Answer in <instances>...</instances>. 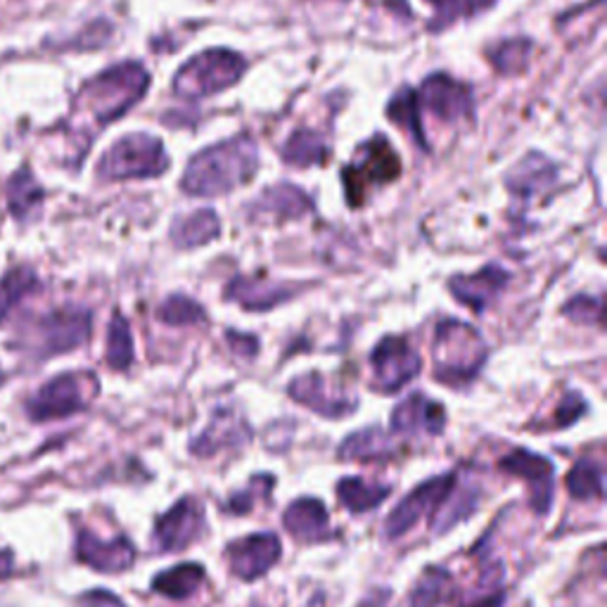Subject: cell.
<instances>
[{
    "instance_id": "obj_1",
    "label": "cell",
    "mask_w": 607,
    "mask_h": 607,
    "mask_svg": "<svg viewBox=\"0 0 607 607\" xmlns=\"http://www.w3.org/2000/svg\"><path fill=\"white\" fill-rule=\"evenodd\" d=\"M259 154L254 140L238 136L226 143L202 150L191 160L181 181L183 191L197 197H216L236 191L254 176Z\"/></svg>"
},
{
    "instance_id": "obj_2",
    "label": "cell",
    "mask_w": 607,
    "mask_h": 607,
    "mask_svg": "<svg viewBox=\"0 0 607 607\" xmlns=\"http://www.w3.org/2000/svg\"><path fill=\"white\" fill-rule=\"evenodd\" d=\"M434 378L444 384H468L487 361V345L473 325L446 318L434 333Z\"/></svg>"
},
{
    "instance_id": "obj_3",
    "label": "cell",
    "mask_w": 607,
    "mask_h": 607,
    "mask_svg": "<svg viewBox=\"0 0 607 607\" xmlns=\"http://www.w3.org/2000/svg\"><path fill=\"white\" fill-rule=\"evenodd\" d=\"M148 86V72L138 62H123V65L107 69L88 82L84 86L82 100L98 123H110L121 115H127L143 98Z\"/></svg>"
},
{
    "instance_id": "obj_4",
    "label": "cell",
    "mask_w": 607,
    "mask_h": 607,
    "mask_svg": "<svg viewBox=\"0 0 607 607\" xmlns=\"http://www.w3.org/2000/svg\"><path fill=\"white\" fill-rule=\"evenodd\" d=\"M245 69L247 62L238 53L214 48L185 62L174 79V90L176 96L193 100L214 96V93H221L236 84Z\"/></svg>"
},
{
    "instance_id": "obj_5",
    "label": "cell",
    "mask_w": 607,
    "mask_h": 607,
    "mask_svg": "<svg viewBox=\"0 0 607 607\" xmlns=\"http://www.w3.org/2000/svg\"><path fill=\"white\" fill-rule=\"evenodd\" d=\"M166 166L169 158L158 138L148 133H131L119 138L105 152V158L98 164V174L107 181L150 178L164 174Z\"/></svg>"
},
{
    "instance_id": "obj_6",
    "label": "cell",
    "mask_w": 607,
    "mask_h": 607,
    "mask_svg": "<svg viewBox=\"0 0 607 607\" xmlns=\"http://www.w3.org/2000/svg\"><path fill=\"white\" fill-rule=\"evenodd\" d=\"M401 174V162L384 136H376L359 150L356 160L345 169V188L351 207H359L378 185L392 183Z\"/></svg>"
},
{
    "instance_id": "obj_7",
    "label": "cell",
    "mask_w": 607,
    "mask_h": 607,
    "mask_svg": "<svg viewBox=\"0 0 607 607\" xmlns=\"http://www.w3.org/2000/svg\"><path fill=\"white\" fill-rule=\"evenodd\" d=\"M98 394V380L93 372H65L43 384L39 392L29 399L26 413L36 423L43 420H59L84 411L93 397Z\"/></svg>"
},
{
    "instance_id": "obj_8",
    "label": "cell",
    "mask_w": 607,
    "mask_h": 607,
    "mask_svg": "<svg viewBox=\"0 0 607 607\" xmlns=\"http://www.w3.org/2000/svg\"><path fill=\"white\" fill-rule=\"evenodd\" d=\"M456 481H458L456 473H444L440 477L423 481V485L413 489L392 512H389V518L384 522V536L399 539L403 534H409L425 516H434V512H437L446 501L451 489L456 487Z\"/></svg>"
},
{
    "instance_id": "obj_9",
    "label": "cell",
    "mask_w": 607,
    "mask_h": 607,
    "mask_svg": "<svg viewBox=\"0 0 607 607\" xmlns=\"http://www.w3.org/2000/svg\"><path fill=\"white\" fill-rule=\"evenodd\" d=\"M372 384L384 394H394L413 382L420 372V354L407 337H384L370 354Z\"/></svg>"
},
{
    "instance_id": "obj_10",
    "label": "cell",
    "mask_w": 607,
    "mask_h": 607,
    "mask_svg": "<svg viewBox=\"0 0 607 607\" xmlns=\"http://www.w3.org/2000/svg\"><path fill=\"white\" fill-rule=\"evenodd\" d=\"M36 342L43 356L65 354L82 347L90 335V314L86 308L65 306L36 323Z\"/></svg>"
},
{
    "instance_id": "obj_11",
    "label": "cell",
    "mask_w": 607,
    "mask_h": 607,
    "mask_svg": "<svg viewBox=\"0 0 607 607\" xmlns=\"http://www.w3.org/2000/svg\"><path fill=\"white\" fill-rule=\"evenodd\" d=\"M202 532H205V510L195 498H181L154 522V543L164 553H178L199 539Z\"/></svg>"
},
{
    "instance_id": "obj_12",
    "label": "cell",
    "mask_w": 607,
    "mask_h": 607,
    "mask_svg": "<svg viewBox=\"0 0 607 607\" xmlns=\"http://www.w3.org/2000/svg\"><path fill=\"white\" fill-rule=\"evenodd\" d=\"M280 553H283V546H280V539L271 532L249 534L232 541L226 549L228 567L242 582H257L263 577L278 563Z\"/></svg>"
},
{
    "instance_id": "obj_13",
    "label": "cell",
    "mask_w": 607,
    "mask_h": 607,
    "mask_svg": "<svg viewBox=\"0 0 607 607\" xmlns=\"http://www.w3.org/2000/svg\"><path fill=\"white\" fill-rule=\"evenodd\" d=\"M288 394L323 418L349 415L354 413L356 403H359V399L354 394H347L337 387H330L321 372H306V376L294 378L288 384Z\"/></svg>"
},
{
    "instance_id": "obj_14",
    "label": "cell",
    "mask_w": 607,
    "mask_h": 607,
    "mask_svg": "<svg viewBox=\"0 0 607 607\" xmlns=\"http://www.w3.org/2000/svg\"><path fill=\"white\" fill-rule=\"evenodd\" d=\"M498 468L512 477L524 479L534 489L532 508L539 516H546L553 498V463L527 448H512L508 456L498 460Z\"/></svg>"
},
{
    "instance_id": "obj_15",
    "label": "cell",
    "mask_w": 607,
    "mask_h": 607,
    "mask_svg": "<svg viewBox=\"0 0 607 607\" xmlns=\"http://www.w3.org/2000/svg\"><path fill=\"white\" fill-rule=\"evenodd\" d=\"M420 110L440 117L442 121H456L473 115V96L463 84L448 79L446 74H434L415 93Z\"/></svg>"
},
{
    "instance_id": "obj_16",
    "label": "cell",
    "mask_w": 607,
    "mask_h": 607,
    "mask_svg": "<svg viewBox=\"0 0 607 607\" xmlns=\"http://www.w3.org/2000/svg\"><path fill=\"white\" fill-rule=\"evenodd\" d=\"M249 440H252V430H249L245 415L238 409L221 407L214 411L207 430L191 444V451L199 458H209L224 448L242 446Z\"/></svg>"
},
{
    "instance_id": "obj_17",
    "label": "cell",
    "mask_w": 607,
    "mask_h": 607,
    "mask_svg": "<svg viewBox=\"0 0 607 607\" xmlns=\"http://www.w3.org/2000/svg\"><path fill=\"white\" fill-rule=\"evenodd\" d=\"M76 557L98 572L121 574L131 570L136 560V549L127 536L102 541L98 534H93L90 529H82L79 536H76Z\"/></svg>"
},
{
    "instance_id": "obj_18",
    "label": "cell",
    "mask_w": 607,
    "mask_h": 607,
    "mask_svg": "<svg viewBox=\"0 0 607 607\" xmlns=\"http://www.w3.org/2000/svg\"><path fill=\"white\" fill-rule=\"evenodd\" d=\"M508 280H510L508 271L489 263V267H485L473 275L451 278L448 288L460 304L470 306L473 311H477V314H481V311H487L498 294L506 290Z\"/></svg>"
},
{
    "instance_id": "obj_19",
    "label": "cell",
    "mask_w": 607,
    "mask_h": 607,
    "mask_svg": "<svg viewBox=\"0 0 607 607\" xmlns=\"http://www.w3.org/2000/svg\"><path fill=\"white\" fill-rule=\"evenodd\" d=\"M446 425V411L442 403L432 401L423 392L403 399L392 413V432L397 434H442Z\"/></svg>"
},
{
    "instance_id": "obj_20",
    "label": "cell",
    "mask_w": 607,
    "mask_h": 607,
    "mask_svg": "<svg viewBox=\"0 0 607 607\" xmlns=\"http://www.w3.org/2000/svg\"><path fill=\"white\" fill-rule=\"evenodd\" d=\"M283 524L290 536L306 543L328 541L335 534L328 508L316 501V498H300V501L290 503L283 516Z\"/></svg>"
},
{
    "instance_id": "obj_21",
    "label": "cell",
    "mask_w": 607,
    "mask_h": 607,
    "mask_svg": "<svg viewBox=\"0 0 607 607\" xmlns=\"http://www.w3.org/2000/svg\"><path fill=\"white\" fill-rule=\"evenodd\" d=\"M226 297L247 311H269L292 297V288L267 278H236L226 290Z\"/></svg>"
},
{
    "instance_id": "obj_22",
    "label": "cell",
    "mask_w": 607,
    "mask_h": 607,
    "mask_svg": "<svg viewBox=\"0 0 607 607\" xmlns=\"http://www.w3.org/2000/svg\"><path fill=\"white\" fill-rule=\"evenodd\" d=\"M397 454L399 444L392 440V434L380 427H368L349 434L337 451L342 460H389Z\"/></svg>"
},
{
    "instance_id": "obj_23",
    "label": "cell",
    "mask_w": 607,
    "mask_h": 607,
    "mask_svg": "<svg viewBox=\"0 0 607 607\" xmlns=\"http://www.w3.org/2000/svg\"><path fill=\"white\" fill-rule=\"evenodd\" d=\"M219 216L212 209H197L191 216H181L171 228V240L181 249H193L219 238Z\"/></svg>"
},
{
    "instance_id": "obj_24",
    "label": "cell",
    "mask_w": 607,
    "mask_h": 607,
    "mask_svg": "<svg viewBox=\"0 0 607 607\" xmlns=\"http://www.w3.org/2000/svg\"><path fill=\"white\" fill-rule=\"evenodd\" d=\"M254 209L283 221L300 219V216L314 209V205H311V199L300 188H294V185H275V188H269L259 197Z\"/></svg>"
},
{
    "instance_id": "obj_25",
    "label": "cell",
    "mask_w": 607,
    "mask_h": 607,
    "mask_svg": "<svg viewBox=\"0 0 607 607\" xmlns=\"http://www.w3.org/2000/svg\"><path fill=\"white\" fill-rule=\"evenodd\" d=\"M202 582H205V567L195 563H183L160 572L158 577L152 579V588L166 598L185 600L195 594Z\"/></svg>"
},
{
    "instance_id": "obj_26",
    "label": "cell",
    "mask_w": 607,
    "mask_h": 607,
    "mask_svg": "<svg viewBox=\"0 0 607 607\" xmlns=\"http://www.w3.org/2000/svg\"><path fill=\"white\" fill-rule=\"evenodd\" d=\"M389 494H392V489L389 487L370 485V481H366L361 477H345V479H339V485H337V496H339L342 506H345L349 512H354V516L376 510Z\"/></svg>"
},
{
    "instance_id": "obj_27",
    "label": "cell",
    "mask_w": 607,
    "mask_h": 607,
    "mask_svg": "<svg viewBox=\"0 0 607 607\" xmlns=\"http://www.w3.org/2000/svg\"><path fill=\"white\" fill-rule=\"evenodd\" d=\"M43 197H45V193H43L39 181L34 178V174H31L29 169L22 166L18 174L10 178L8 207H10V214L18 221H26L29 216L41 207Z\"/></svg>"
},
{
    "instance_id": "obj_28",
    "label": "cell",
    "mask_w": 607,
    "mask_h": 607,
    "mask_svg": "<svg viewBox=\"0 0 607 607\" xmlns=\"http://www.w3.org/2000/svg\"><path fill=\"white\" fill-rule=\"evenodd\" d=\"M553 178H555L553 164L546 158H541V154H529V158H524L516 166V171H512L508 183L518 195L529 197L543 188H549Z\"/></svg>"
},
{
    "instance_id": "obj_29",
    "label": "cell",
    "mask_w": 607,
    "mask_h": 607,
    "mask_svg": "<svg viewBox=\"0 0 607 607\" xmlns=\"http://www.w3.org/2000/svg\"><path fill=\"white\" fill-rule=\"evenodd\" d=\"M283 160L292 166H316L328 160V145L321 133L297 131L283 148Z\"/></svg>"
},
{
    "instance_id": "obj_30",
    "label": "cell",
    "mask_w": 607,
    "mask_h": 607,
    "mask_svg": "<svg viewBox=\"0 0 607 607\" xmlns=\"http://www.w3.org/2000/svg\"><path fill=\"white\" fill-rule=\"evenodd\" d=\"M605 473L598 463L579 460L567 473V491L577 501H603L605 496Z\"/></svg>"
},
{
    "instance_id": "obj_31",
    "label": "cell",
    "mask_w": 607,
    "mask_h": 607,
    "mask_svg": "<svg viewBox=\"0 0 607 607\" xmlns=\"http://www.w3.org/2000/svg\"><path fill=\"white\" fill-rule=\"evenodd\" d=\"M36 285H39L36 273L29 267H18L0 278V323L8 318L10 311L18 306Z\"/></svg>"
},
{
    "instance_id": "obj_32",
    "label": "cell",
    "mask_w": 607,
    "mask_h": 607,
    "mask_svg": "<svg viewBox=\"0 0 607 607\" xmlns=\"http://www.w3.org/2000/svg\"><path fill=\"white\" fill-rule=\"evenodd\" d=\"M107 364L115 370H127L133 364V337L127 318L115 314L107 330Z\"/></svg>"
},
{
    "instance_id": "obj_33",
    "label": "cell",
    "mask_w": 607,
    "mask_h": 607,
    "mask_svg": "<svg viewBox=\"0 0 607 607\" xmlns=\"http://www.w3.org/2000/svg\"><path fill=\"white\" fill-rule=\"evenodd\" d=\"M451 574L442 567H430L418 579L409 607H437L451 594Z\"/></svg>"
},
{
    "instance_id": "obj_34",
    "label": "cell",
    "mask_w": 607,
    "mask_h": 607,
    "mask_svg": "<svg viewBox=\"0 0 607 607\" xmlns=\"http://www.w3.org/2000/svg\"><path fill=\"white\" fill-rule=\"evenodd\" d=\"M387 115L394 123H399L401 129H407L420 145H425V136H423V123H420V107H418V98L415 90L403 88L401 93L392 98L387 107Z\"/></svg>"
},
{
    "instance_id": "obj_35",
    "label": "cell",
    "mask_w": 607,
    "mask_h": 607,
    "mask_svg": "<svg viewBox=\"0 0 607 607\" xmlns=\"http://www.w3.org/2000/svg\"><path fill=\"white\" fill-rule=\"evenodd\" d=\"M158 318L174 328H185V325H199L207 321L205 308H202L195 300L183 297V294H171L158 308Z\"/></svg>"
},
{
    "instance_id": "obj_36",
    "label": "cell",
    "mask_w": 607,
    "mask_h": 607,
    "mask_svg": "<svg viewBox=\"0 0 607 607\" xmlns=\"http://www.w3.org/2000/svg\"><path fill=\"white\" fill-rule=\"evenodd\" d=\"M273 477L271 475H257L249 479V485L238 491V494H232L224 510L230 512V516H245V512L252 510L257 506V501H263V498H269L271 489H273Z\"/></svg>"
},
{
    "instance_id": "obj_37",
    "label": "cell",
    "mask_w": 607,
    "mask_h": 607,
    "mask_svg": "<svg viewBox=\"0 0 607 607\" xmlns=\"http://www.w3.org/2000/svg\"><path fill=\"white\" fill-rule=\"evenodd\" d=\"M529 51H532V43H529V41H508L503 45H498L491 59H494L496 69L516 72L524 65Z\"/></svg>"
},
{
    "instance_id": "obj_38",
    "label": "cell",
    "mask_w": 607,
    "mask_h": 607,
    "mask_svg": "<svg viewBox=\"0 0 607 607\" xmlns=\"http://www.w3.org/2000/svg\"><path fill=\"white\" fill-rule=\"evenodd\" d=\"M565 314L579 323H600L603 316V300L600 297H586V294H579L574 297L567 306Z\"/></svg>"
},
{
    "instance_id": "obj_39",
    "label": "cell",
    "mask_w": 607,
    "mask_h": 607,
    "mask_svg": "<svg viewBox=\"0 0 607 607\" xmlns=\"http://www.w3.org/2000/svg\"><path fill=\"white\" fill-rule=\"evenodd\" d=\"M586 413V401L582 394L577 392H567L563 397V401L557 403L555 409V425L557 427H570L577 423V420Z\"/></svg>"
},
{
    "instance_id": "obj_40",
    "label": "cell",
    "mask_w": 607,
    "mask_h": 607,
    "mask_svg": "<svg viewBox=\"0 0 607 607\" xmlns=\"http://www.w3.org/2000/svg\"><path fill=\"white\" fill-rule=\"evenodd\" d=\"M228 345L232 347V351L240 354V356H249V359H252V356H257L259 351V342L257 337L252 335H240L236 330H228Z\"/></svg>"
},
{
    "instance_id": "obj_41",
    "label": "cell",
    "mask_w": 607,
    "mask_h": 607,
    "mask_svg": "<svg viewBox=\"0 0 607 607\" xmlns=\"http://www.w3.org/2000/svg\"><path fill=\"white\" fill-rule=\"evenodd\" d=\"M79 607H123V603L110 590H90V594L82 596Z\"/></svg>"
},
{
    "instance_id": "obj_42",
    "label": "cell",
    "mask_w": 607,
    "mask_h": 607,
    "mask_svg": "<svg viewBox=\"0 0 607 607\" xmlns=\"http://www.w3.org/2000/svg\"><path fill=\"white\" fill-rule=\"evenodd\" d=\"M506 605V594L501 588H491L489 594L485 596H477V598H470L465 605L460 607H503Z\"/></svg>"
},
{
    "instance_id": "obj_43",
    "label": "cell",
    "mask_w": 607,
    "mask_h": 607,
    "mask_svg": "<svg viewBox=\"0 0 607 607\" xmlns=\"http://www.w3.org/2000/svg\"><path fill=\"white\" fill-rule=\"evenodd\" d=\"M389 596H392V594H389L387 588H382V590H372L370 596H366V598L361 600L359 607H387Z\"/></svg>"
},
{
    "instance_id": "obj_44",
    "label": "cell",
    "mask_w": 607,
    "mask_h": 607,
    "mask_svg": "<svg viewBox=\"0 0 607 607\" xmlns=\"http://www.w3.org/2000/svg\"><path fill=\"white\" fill-rule=\"evenodd\" d=\"M10 572H12V553L0 551V579H6Z\"/></svg>"
},
{
    "instance_id": "obj_45",
    "label": "cell",
    "mask_w": 607,
    "mask_h": 607,
    "mask_svg": "<svg viewBox=\"0 0 607 607\" xmlns=\"http://www.w3.org/2000/svg\"><path fill=\"white\" fill-rule=\"evenodd\" d=\"M430 3H437V6H444V3H446V0H430Z\"/></svg>"
},
{
    "instance_id": "obj_46",
    "label": "cell",
    "mask_w": 607,
    "mask_h": 607,
    "mask_svg": "<svg viewBox=\"0 0 607 607\" xmlns=\"http://www.w3.org/2000/svg\"><path fill=\"white\" fill-rule=\"evenodd\" d=\"M3 378H6V376H3V368H0V382H3Z\"/></svg>"
}]
</instances>
